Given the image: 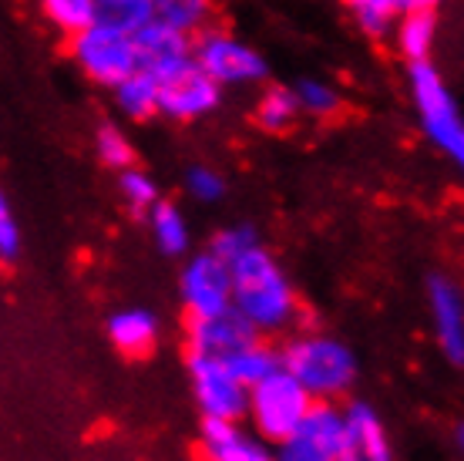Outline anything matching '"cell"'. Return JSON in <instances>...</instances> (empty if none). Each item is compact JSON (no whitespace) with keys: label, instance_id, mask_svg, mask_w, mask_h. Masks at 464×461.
<instances>
[{"label":"cell","instance_id":"1","mask_svg":"<svg viewBox=\"0 0 464 461\" xmlns=\"http://www.w3.org/2000/svg\"><path fill=\"white\" fill-rule=\"evenodd\" d=\"M229 270L232 307L243 313L259 334H279V330L293 327L296 313H300L296 289H293L286 270L263 242H256L253 250L236 256Z\"/></svg>","mask_w":464,"mask_h":461},{"label":"cell","instance_id":"2","mask_svg":"<svg viewBox=\"0 0 464 461\" xmlns=\"http://www.w3.org/2000/svg\"><path fill=\"white\" fill-rule=\"evenodd\" d=\"M407 92H411L420 135L441 152L464 179V112L454 98L451 84L434 68V61H418V64H407Z\"/></svg>","mask_w":464,"mask_h":461},{"label":"cell","instance_id":"3","mask_svg":"<svg viewBox=\"0 0 464 461\" xmlns=\"http://www.w3.org/2000/svg\"><path fill=\"white\" fill-rule=\"evenodd\" d=\"M283 350V368L293 370L316 401H343L357 384V354L340 337L293 334Z\"/></svg>","mask_w":464,"mask_h":461},{"label":"cell","instance_id":"4","mask_svg":"<svg viewBox=\"0 0 464 461\" xmlns=\"http://www.w3.org/2000/svg\"><path fill=\"white\" fill-rule=\"evenodd\" d=\"M314 404L316 397L306 391V384L293 370L279 368L249 387L246 421L253 425L259 438H266L269 445H279L303 425V417L314 411Z\"/></svg>","mask_w":464,"mask_h":461},{"label":"cell","instance_id":"5","mask_svg":"<svg viewBox=\"0 0 464 461\" xmlns=\"http://www.w3.org/2000/svg\"><path fill=\"white\" fill-rule=\"evenodd\" d=\"M68 58L84 78L92 81V84H98V88H105V92L118 88L121 81L131 78L141 68L135 34L98 21L92 27L78 31L74 37H68Z\"/></svg>","mask_w":464,"mask_h":461},{"label":"cell","instance_id":"6","mask_svg":"<svg viewBox=\"0 0 464 461\" xmlns=\"http://www.w3.org/2000/svg\"><path fill=\"white\" fill-rule=\"evenodd\" d=\"M192 54L202 64V71L219 81L226 92L229 88H263L269 78L266 58L249 41H243L239 34H232L219 24H212L202 34H196Z\"/></svg>","mask_w":464,"mask_h":461},{"label":"cell","instance_id":"7","mask_svg":"<svg viewBox=\"0 0 464 461\" xmlns=\"http://www.w3.org/2000/svg\"><path fill=\"white\" fill-rule=\"evenodd\" d=\"M186 370L192 401L202 417H222V421H243L249 411V384L229 368V360L206 350H186Z\"/></svg>","mask_w":464,"mask_h":461},{"label":"cell","instance_id":"8","mask_svg":"<svg viewBox=\"0 0 464 461\" xmlns=\"http://www.w3.org/2000/svg\"><path fill=\"white\" fill-rule=\"evenodd\" d=\"M179 297L186 307V320H209L232 310V270L209 246L202 253H188L179 270Z\"/></svg>","mask_w":464,"mask_h":461},{"label":"cell","instance_id":"9","mask_svg":"<svg viewBox=\"0 0 464 461\" xmlns=\"http://www.w3.org/2000/svg\"><path fill=\"white\" fill-rule=\"evenodd\" d=\"M276 461H343L347 411L340 401H316L286 441L273 445Z\"/></svg>","mask_w":464,"mask_h":461},{"label":"cell","instance_id":"10","mask_svg":"<svg viewBox=\"0 0 464 461\" xmlns=\"http://www.w3.org/2000/svg\"><path fill=\"white\" fill-rule=\"evenodd\" d=\"M155 78L162 81V118H169V122H198V118H209L212 112H219L226 88L202 71L196 54L182 61L179 68L155 74Z\"/></svg>","mask_w":464,"mask_h":461},{"label":"cell","instance_id":"11","mask_svg":"<svg viewBox=\"0 0 464 461\" xmlns=\"http://www.w3.org/2000/svg\"><path fill=\"white\" fill-rule=\"evenodd\" d=\"M428 310L438 347L448 364L464 368V293L448 273L428 277Z\"/></svg>","mask_w":464,"mask_h":461},{"label":"cell","instance_id":"12","mask_svg":"<svg viewBox=\"0 0 464 461\" xmlns=\"http://www.w3.org/2000/svg\"><path fill=\"white\" fill-rule=\"evenodd\" d=\"M198 448L206 461H276V448L256 431H243L239 421L202 417Z\"/></svg>","mask_w":464,"mask_h":461},{"label":"cell","instance_id":"13","mask_svg":"<svg viewBox=\"0 0 464 461\" xmlns=\"http://www.w3.org/2000/svg\"><path fill=\"white\" fill-rule=\"evenodd\" d=\"M347 411V448H343V461H394V448L387 438L383 417L377 415V407L360 397L343 401Z\"/></svg>","mask_w":464,"mask_h":461},{"label":"cell","instance_id":"14","mask_svg":"<svg viewBox=\"0 0 464 461\" xmlns=\"http://www.w3.org/2000/svg\"><path fill=\"white\" fill-rule=\"evenodd\" d=\"M259 337L266 334H259L236 307L229 313L209 317V320H186L188 347L192 350H206V354H219V358H229V354L243 350L246 344H253Z\"/></svg>","mask_w":464,"mask_h":461},{"label":"cell","instance_id":"15","mask_svg":"<svg viewBox=\"0 0 464 461\" xmlns=\"http://www.w3.org/2000/svg\"><path fill=\"white\" fill-rule=\"evenodd\" d=\"M139 54H141V68H149L151 74H165V71L179 68L182 61L192 58V41L196 37L182 34L162 21H151L145 24L139 34Z\"/></svg>","mask_w":464,"mask_h":461},{"label":"cell","instance_id":"16","mask_svg":"<svg viewBox=\"0 0 464 461\" xmlns=\"http://www.w3.org/2000/svg\"><path fill=\"white\" fill-rule=\"evenodd\" d=\"M108 340L125 358H145L159 344V317L145 307H125L108 317Z\"/></svg>","mask_w":464,"mask_h":461},{"label":"cell","instance_id":"17","mask_svg":"<svg viewBox=\"0 0 464 461\" xmlns=\"http://www.w3.org/2000/svg\"><path fill=\"white\" fill-rule=\"evenodd\" d=\"M367 37H391L407 11H438L444 0H340Z\"/></svg>","mask_w":464,"mask_h":461},{"label":"cell","instance_id":"18","mask_svg":"<svg viewBox=\"0 0 464 461\" xmlns=\"http://www.w3.org/2000/svg\"><path fill=\"white\" fill-rule=\"evenodd\" d=\"M111 102H115L118 115L128 118V122L162 118V81L155 78L149 68H139L118 88H111Z\"/></svg>","mask_w":464,"mask_h":461},{"label":"cell","instance_id":"19","mask_svg":"<svg viewBox=\"0 0 464 461\" xmlns=\"http://www.w3.org/2000/svg\"><path fill=\"white\" fill-rule=\"evenodd\" d=\"M145 222H149V236L159 253L169 256V260H186L188 250H192V230H188V220L182 209L169 202V199H159L145 212Z\"/></svg>","mask_w":464,"mask_h":461},{"label":"cell","instance_id":"20","mask_svg":"<svg viewBox=\"0 0 464 461\" xmlns=\"http://www.w3.org/2000/svg\"><path fill=\"white\" fill-rule=\"evenodd\" d=\"M394 47L407 64L430 61L438 47V11H407L394 24Z\"/></svg>","mask_w":464,"mask_h":461},{"label":"cell","instance_id":"21","mask_svg":"<svg viewBox=\"0 0 464 461\" xmlns=\"http://www.w3.org/2000/svg\"><path fill=\"white\" fill-rule=\"evenodd\" d=\"M300 115L303 112H300L296 94H293V84H263V92H259L256 108H253V122L263 128L266 135L290 132Z\"/></svg>","mask_w":464,"mask_h":461},{"label":"cell","instance_id":"22","mask_svg":"<svg viewBox=\"0 0 464 461\" xmlns=\"http://www.w3.org/2000/svg\"><path fill=\"white\" fill-rule=\"evenodd\" d=\"M151 7H155V21L169 24L188 37L212 27V17H216V0H151Z\"/></svg>","mask_w":464,"mask_h":461},{"label":"cell","instance_id":"23","mask_svg":"<svg viewBox=\"0 0 464 461\" xmlns=\"http://www.w3.org/2000/svg\"><path fill=\"white\" fill-rule=\"evenodd\" d=\"M34 4L61 37H74L98 21V0H34Z\"/></svg>","mask_w":464,"mask_h":461},{"label":"cell","instance_id":"24","mask_svg":"<svg viewBox=\"0 0 464 461\" xmlns=\"http://www.w3.org/2000/svg\"><path fill=\"white\" fill-rule=\"evenodd\" d=\"M293 94H296L300 112L306 118H334L343 112V94L326 78H316V74L293 81Z\"/></svg>","mask_w":464,"mask_h":461},{"label":"cell","instance_id":"25","mask_svg":"<svg viewBox=\"0 0 464 461\" xmlns=\"http://www.w3.org/2000/svg\"><path fill=\"white\" fill-rule=\"evenodd\" d=\"M229 368L243 378V384H259L263 378H269L273 370L283 368V350H276L273 344H266L263 337L259 340H253V344H246L243 350H236V354H229Z\"/></svg>","mask_w":464,"mask_h":461},{"label":"cell","instance_id":"26","mask_svg":"<svg viewBox=\"0 0 464 461\" xmlns=\"http://www.w3.org/2000/svg\"><path fill=\"white\" fill-rule=\"evenodd\" d=\"M94 155L111 172H121L128 165H135V145L125 135V128L115 125V122H102L94 128Z\"/></svg>","mask_w":464,"mask_h":461},{"label":"cell","instance_id":"27","mask_svg":"<svg viewBox=\"0 0 464 461\" xmlns=\"http://www.w3.org/2000/svg\"><path fill=\"white\" fill-rule=\"evenodd\" d=\"M155 21L151 0H98V24L139 34L145 24Z\"/></svg>","mask_w":464,"mask_h":461},{"label":"cell","instance_id":"28","mask_svg":"<svg viewBox=\"0 0 464 461\" xmlns=\"http://www.w3.org/2000/svg\"><path fill=\"white\" fill-rule=\"evenodd\" d=\"M118 196H121V202H125L135 216H145V212L162 199V192H159V182H155L145 169L128 165V169L118 172Z\"/></svg>","mask_w":464,"mask_h":461},{"label":"cell","instance_id":"29","mask_svg":"<svg viewBox=\"0 0 464 461\" xmlns=\"http://www.w3.org/2000/svg\"><path fill=\"white\" fill-rule=\"evenodd\" d=\"M182 189H186V196L198 206H216L226 199L229 192V185H226V175L219 169H212L206 162H196V165H188L186 175H182Z\"/></svg>","mask_w":464,"mask_h":461},{"label":"cell","instance_id":"30","mask_svg":"<svg viewBox=\"0 0 464 461\" xmlns=\"http://www.w3.org/2000/svg\"><path fill=\"white\" fill-rule=\"evenodd\" d=\"M259 240V230H256L253 222H232V226H222L216 236H212L209 250L212 253H219L226 263H232L236 256H243L246 250H253Z\"/></svg>","mask_w":464,"mask_h":461},{"label":"cell","instance_id":"31","mask_svg":"<svg viewBox=\"0 0 464 461\" xmlns=\"http://www.w3.org/2000/svg\"><path fill=\"white\" fill-rule=\"evenodd\" d=\"M24 250V236H21V222H17V212H14L11 199H0V260L11 266L17 263V256Z\"/></svg>","mask_w":464,"mask_h":461},{"label":"cell","instance_id":"32","mask_svg":"<svg viewBox=\"0 0 464 461\" xmlns=\"http://www.w3.org/2000/svg\"><path fill=\"white\" fill-rule=\"evenodd\" d=\"M451 441H454V448H458V451H461V455H464V421H458V425H454Z\"/></svg>","mask_w":464,"mask_h":461}]
</instances>
